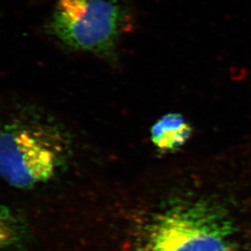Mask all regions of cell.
Segmentation results:
<instances>
[{
  "instance_id": "6da1fadb",
  "label": "cell",
  "mask_w": 251,
  "mask_h": 251,
  "mask_svg": "<svg viewBox=\"0 0 251 251\" xmlns=\"http://www.w3.org/2000/svg\"><path fill=\"white\" fill-rule=\"evenodd\" d=\"M70 145L58 126L37 117L0 125V178L21 189L53 179L67 163Z\"/></svg>"
},
{
  "instance_id": "7a4b0ae2",
  "label": "cell",
  "mask_w": 251,
  "mask_h": 251,
  "mask_svg": "<svg viewBox=\"0 0 251 251\" xmlns=\"http://www.w3.org/2000/svg\"><path fill=\"white\" fill-rule=\"evenodd\" d=\"M140 251H242L224 210L204 199L177 201L145 227Z\"/></svg>"
},
{
  "instance_id": "3957f363",
  "label": "cell",
  "mask_w": 251,
  "mask_h": 251,
  "mask_svg": "<svg viewBox=\"0 0 251 251\" xmlns=\"http://www.w3.org/2000/svg\"><path fill=\"white\" fill-rule=\"evenodd\" d=\"M130 23L119 0H58L49 29L73 50L108 57Z\"/></svg>"
},
{
  "instance_id": "277c9868",
  "label": "cell",
  "mask_w": 251,
  "mask_h": 251,
  "mask_svg": "<svg viewBox=\"0 0 251 251\" xmlns=\"http://www.w3.org/2000/svg\"><path fill=\"white\" fill-rule=\"evenodd\" d=\"M192 135V127L179 114H166L151 127L150 135L154 146L162 152H171L185 145Z\"/></svg>"
},
{
  "instance_id": "5b68a950",
  "label": "cell",
  "mask_w": 251,
  "mask_h": 251,
  "mask_svg": "<svg viewBox=\"0 0 251 251\" xmlns=\"http://www.w3.org/2000/svg\"><path fill=\"white\" fill-rule=\"evenodd\" d=\"M14 238L12 216L7 208L0 204V250L9 246Z\"/></svg>"
}]
</instances>
